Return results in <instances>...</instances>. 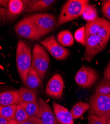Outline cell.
Returning a JSON list of instances; mask_svg holds the SVG:
<instances>
[{
	"instance_id": "7c38bea8",
	"label": "cell",
	"mask_w": 110,
	"mask_h": 124,
	"mask_svg": "<svg viewBox=\"0 0 110 124\" xmlns=\"http://www.w3.org/2000/svg\"><path fill=\"white\" fill-rule=\"evenodd\" d=\"M53 107L56 119L60 124H74L73 119L71 112L56 102L53 103Z\"/></svg>"
},
{
	"instance_id": "4fadbf2b",
	"label": "cell",
	"mask_w": 110,
	"mask_h": 124,
	"mask_svg": "<svg viewBox=\"0 0 110 124\" xmlns=\"http://www.w3.org/2000/svg\"><path fill=\"white\" fill-rule=\"evenodd\" d=\"M24 84L27 88L35 93L40 92L42 89V79L32 67L27 74Z\"/></svg>"
},
{
	"instance_id": "8fae6325",
	"label": "cell",
	"mask_w": 110,
	"mask_h": 124,
	"mask_svg": "<svg viewBox=\"0 0 110 124\" xmlns=\"http://www.w3.org/2000/svg\"><path fill=\"white\" fill-rule=\"evenodd\" d=\"M38 101L39 104L40 112L38 118L42 124H59L55 113L50 106L45 100L39 97Z\"/></svg>"
},
{
	"instance_id": "f1b7e54d",
	"label": "cell",
	"mask_w": 110,
	"mask_h": 124,
	"mask_svg": "<svg viewBox=\"0 0 110 124\" xmlns=\"http://www.w3.org/2000/svg\"><path fill=\"white\" fill-rule=\"evenodd\" d=\"M102 11L104 16L110 19V0L103 1Z\"/></svg>"
},
{
	"instance_id": "1f68e13d",
	"label": "cell",
	"mask_w": 110,
	"mask_h": 124,
	"mask_svg": "<svg viewBox=\"0 0 110 124\" xmlns=\"http://www.w3.org/2000/svg\"><path fill=\"white\" fill-rule=\"evenodd\" d=\"M104 78L105 79L110 81V61L105 68L104 73Z\"/></svg>"
},
{
	"instance_id": "5b68a950",
	"label": "cell",
	"mask_w": 110,
	"mask_h": 124,
	"mask_svg": "<svg viewBox=\"0 0 110 124\" xmlns=\"http://www.w3.org/2000/svg\"><path fill=\"white\" fill-rule=\"evenodd\" d=\"M50 57L45 48L41 45L36 44L32 50L31 67L42 79L48 69Z\"/></svg>"
},
{
	"instance_id": "f546056e",
	"label": "cell",
	"mask_w": 110,
	"mask_h": 124,
	"mask_svg": "<svg viewBox=\"0 0 110 124\" xmlns=\"http://www.w3.org/2000/svg\"><path fill=\"white\" fill-rule=\"evenodd\" d=\"M19 124H42L41 122L38 117H29L27 120L19 123Z\"/></svg>"
},
{
	"instance_id": "4316f807",
	"label": "cell",
	"mask_w": 110,
	"mask_h": 124,
	"mask_svg": "<svg viewBox=\"0 0 110 124\" xmlns=\"http://www.w3.org/2000/svg\"><path fill=\"white\" fill-rule=\"evenodd\" d=\"M84 31L85 27H81L76 30L74 35V38L77 42L83 45H85Z\"/></svg>"
},
{
	"instance_id": "44dd1931",
	"label": "cell",
	"mask_w": 110,
	"mask_h": 124,
	"mask_svg": "<svg viewBox=\"0 0 110 124\" xmlns=\"http://www.w3.org/2000/svg\"><path fill=\"white\" fill-rule=\"evenodd\" d=\"M17 105L10 106H0V117L8 121L14 119Z\"/></svg>"
},
{
	"instance_id": "7402d4cb",
	"label": "cell",
	"mask_w": 110,
	"mask_h": 124,
	"mask_svg": "<svg viewBox=\"0 0 110 124\" xmlns=\"http://www.w3.org/2000/svg\"><path fill=\"white\" fill-rule=\"evenodd\" d=\"M22 102H31L37 100V96L36 93L27 88L21 87L18 90Z\"/></svg>"
},
{
	"instance_id": "7a4b0ae2",
	"label": "cell",
	"mask_w": 110,
	"mask_h": 124,
	"mask_svg": "<svg viewBox=\"0 0 110 124\" xmlns=\"http://www.w3.org/2000/svg\"><path fill=\"white\" fill-rule=\"evenodd\" d=\"M32 59L30 47L24 41H19L16 48V63L19 76L24 84L31 67Z\"/></svg>"
},
{
	"instance_id": "d6a6232c",
	"label": "cell",
	"mask_w": 110,
	"mask_h": 124,
	"mask_svg": "<svg viewBox=\"0 0 110 124\" xmlns=\"http://www.w3.org/2000/svg\"><path fill=\"white\" fill-rule=\"evenodd\" d=\"M0 124H18L14 119L11 121H8L6 119L0 117Z\"/></svg>"
},
{
	"instance_id": "52a82bcc",
	"label": "cell",
	"mask_w": 110,
	"mask_h": 124,
	"mask_svg": "<svg viewBox=\"0 0 110 124\" xmlns=\"http://www.w3.org/2000/svg\"><path fill=\"white\" fill-rule=\"evenodd\" d=\"M99 78L96 70L83 66L77 72L74 79L78 85L84 88H89L93 86Z\"/></svg>"
},
{
	"instance_id": "ba28073f",
	"label": "cell",
	"mask_w": 110,
	"mask_h": 124,
	"mask_svg": "<svg viewBox=\"0 0 110 124\" xmlns=\"http://www.w3.org/2000/svg\"><path fill=\"white\" fill-rule=\"evenodd\" d=\"M41 44L57 60H64L69 55V50L60 44L54 35H51L44 39L41 42Z\"/></svg>"
},
{
	"instance_id": "e0dca14e",
	"label": "cell",
	"mask_w": 110,
	"mask_h": 124,
	"mask_svg": "<svg viewBox=\"0 0 110 124\" xmlns=\"http://www.w3.org/2000/svg\"><path fill=\"white\" fill-rule=\"evenodd\" d=\"M19 104L24 108L29 117H38L40 112V107L38 100L31 102H22L20 103Z\"/></svg>"
},
{
	"instance_id": "83f0119b",
	"label": "cell",
	"mask_w": 110,
	"mask_h": 124,
	"mask_svg": "<svg viewBox=\"0 0 110 124\" xmlns=\"http://www.w3.org/2000/svg\"><path fill=\"white\" fill-rule=\"evenodd\" d=\"M88 124H106V119L104 117L89 115L88 117Z\"/></svg>"
},
{
	"instance_id": "3957f363",
	"label": "cell",
	"mask_w": 110,
	"mask_h": 124,
	"mask_svg": "<svg viewBox=\"0 0 110 124\" xmlns=\"http://www.w3.org/2000/svg\"><path fill=\"white\" fill-rule=\"evenodd\" d=\"M24 17L33 24L41 37L49 34L56 28L58 23L56 16L50 14H35Z\"/></svg>"
},
{
	"instance_id": "ffe728a7",
	"label": "cell",
	"mask_w": 110,
	"mask_h": 124,
	"mask_svg": "<svg viewBox=\"0 0 110 124\" xmlns=\"http://www.w3.org/2000/svg\"><path fill=\"white\" fill-rule=\"evenodd\" d=\"M25 7L24 1L21 0H11L9 1L8 11L9 14L13 16L19 15Z\"/></svg>"
},
{
	"instance_id": "d4e9b609",
	"label": "cell",
	"mask_w": 110,
	"mask_h": 124,
	"mask_svg": "<svg viewBox=\"0 0 110 124\" xmlns=\"http://www.w3.org/2000/svg\"><path fill=\"white\" fill-rule=\"evenodd\" d=\"M95 93L101 95H107L110 93V81L104 79L99 82Z\"/></svg>"
},
{
	"instance_id": "484cf974",
	"label": "cell",
	"mask_w": 110,
	"mask_h": 124,
	"mask_svg": "<svg viewBox=\"0 0 110 124\" xmlns=\"http://www.w3.org/2000/svg\"><path fill=\"white\" fill-rule=\"evenodd\" d=\"M29 118V117L27 114L24 108L21 105L18 104L14 118L15 122L19 124Z\"/></svg>"
},
{
	"instance_id": "5bb4252c",
	"label": "cell",
	"mask_w": 110,
	"mask_h": 124,
	"mask_svg": "<svg viewBox=\"0 0 110 124\" xmlns=\"http://www.w3.org/2000/svg\"><path fill=\"white\" fill-rule=\"evenodd\" d=\"M56 1L54 0H35L25 2L26 12L27 13L43 11L51 8Z\"/></svg>"
},
{
	"instance_id": "9a60e30c",
	"label": "cell",
	"mask_w": 110,
	"mask_h": 124,
	"mask_svg": "<svg viewBox=\"0 0 110 124\" xmlns=\"http://www.w3.org/2000/svg\"><path fill=\"white\" fill-rule=\"evenodd\" d=\"M21 101L18 90L0 93V106L18 105Z\"/></svg>"
},
{
	"instance_id": "ac0fdd59",
	"label": "cell",
	"mask_w": 110,
	"mask_h": 124,
	"mask_svg": "<svg viewBox=\"0 0 110 124\" xmlns=\"http://www.w3.org/2000/svg\"><path fill=\"white\" fill-rule=\"evenodd\" d=\"M58 42L63 46L69 47L73 45L74 39L70 31L65 30L58 33L57 36Z\"/></svg>"
},
{
	"instance_id": "4dcf8cb0",
	"label": "cell",
	"mask_w": 110,
	"mask_h": 124,
	"mask_svg": "<svg viewBox=\"0 0 110 124\" xmlns=\"http://www.w3.org/2000/svg\"><path fill=\"white\" fill-rule=\"evenodd\" d=\"M9 13L8 9H6L4 8H0V22L3 20L6 16L9 15Z\"/></svg>"
},
{
	"instance_id": "8992f818",
	"label": "cell",
	"mask_w": 110,
	"mask_h": 124,
	"mask_svg": "<svg viewBox=\"0 0 110 124\" xmlns=\"http://www.w3.org/2000/svg\"><path fill=\"white\" fill-rule=\"evenodd\" d=\"M85 42L84 58L88 62H91L99 53L103 51L108 44L98 34L90 35L85 38Z\"/></svg>"
},
{
	"instance_id": "2e32d148",
	"label": "cell",
	"mask_w": 110,
	"mask_h": 124,
	"mask_svg": "<svg viewBox=\"0 0 110 124\" xmlns=\"http://www.w3.org/2000/svg\"><path fill=\"white\" fill-rule=\"evenodd\" d=\"M104 19L103 18L98 17L93 21L87 23L84 26L85 38L90 35L98 34Z\"/></svg>"
},
{
	"instance_id": "e575fe53",
	"label": "cell",
	"mask_w": 110,
	"mask_h": 124,
	"mask_svg": "<svg viewBox=\"0 0 110 124\" xmlns=\"http://www.w3.org/2000/svg\"><path fill=\"white\" fill-rule=\"evenodd\" d=\"M106 124H110V117L106 119Z\"/></svg>"
},
{
	"instance_id": "9c48e42d",
	"label": "cell",
	"mask_w": 110,
	"mask_h": 124,
	"mask_svg": "<svg viewBox=\"0 0 110 124\" xmlns=\"http://www.w3.org/2000/svg\"><path fill=\"white\" fill-rule=\"evenodd\" d=\"M64 89V81L59 74L54 75L50 79L45 88V93L49 96L57 99L62 97Z\"/></svg>"
},
{
	"instance_id": "603a6c76",
	"label": "cell",
	"mask_w": 110,
	"mask_h": 124,
	"mask_svg": "<svg viewBox=\"0 0 110 124\" xmlns=\"http://www.w3.org/2000/svg\"><path fill=\"white\" fill-rule=\"evenodd\" d=\"M81 16L87 23L92 22L96 19L98 16L97 10L95 6L88 4L83 11Z\"/></svg>"
},
{
	"instance_id": "836d02e7",
	"label": "cell",
	"mask_w": 110,
	"mask_h": 124,
	"mask_svg": "<svg viewBox=\"0 0 110 124\" xmlns=\"http://www.w3.org/2000/svg\"><path fill=\"white\" fill-rule=\"evenodd\" d=\"M9 1H0V5L2 6H4L8 8Z\"/></svg>"
},
{
	"instance_id": "277c9868",
	"label": "cell",
	"mask_w": 110,
	"mask_h": 124,
	"mask_svg": "<svg viewBox=\"0 0 110 124\" xmlns=\"http://www.w3.org/2000/svg\"><path fill=\"white\" fill-rule=\"evenodd\" d=\"M89 104L90 115L104 117L106 119L110 117V93L101 95L94 93L91 95Z\"/></svg>"
},
{
	"instance_id": "6da1fadb",
	"label": "cell",
	"mask_w": 110,
	"mask_h": 124,
	"mask_svg": "<svg viewBox=\"0 0 110 124\" xmlns=\"http://www.w3.org/2000/svg\"><path fill=\"white\" fill-rule=\"evenodd\" d=\"M89 4L87 0H69L63 6L59 16L56 28L81 16Z\"/></svg>"
},
{
	"instance_id": "d6986e66",
	"label": "cell",
	"mask_w": 110,
	"mask_h": 124,
	"mask_svg": "<svg viewBox=\"0 0 110 124\" xmlns=\"http://www.w3.org/2000/svg\"><path fill=\"white\" fill-rule=\"evenodd\" d=\"M89 108L90 105L89 103L82 101L78 102L74 104L71 111L73 119H77L81 118Z\"/></svg>"
},
{
	"instance_id": "30bf717a",
	"label": "cell",
	"mask_w": 110,
	"mask_h": 124,
	"mask_svg": "<svg viewBox=\"0 0 110 124\" xmlns=\"http://www.w3.org/2000/svg\"><path fill=\"white\" fill-rule=\"evenodd\" d=\"M15 31L20 36L30 40H38L41 37L33 24L24 17L15 25Z\"/></svg>"
},
{
	"instance_id": "cb8c5ba5",
	"label": "cell",
	"mask_w": 110,
	"mask_h": 124,
	"mask_svg": "<svg viewBox=\"0 0 110 124\" xmlns=\"http://www.w3.org/2000/svg\"><path fill=\"white\" fill-rule=\"evenodd\" d=\"M98 35L107 43L110 38V22L104 19L99 29Z\"/></svg>"
}]
</instances>
